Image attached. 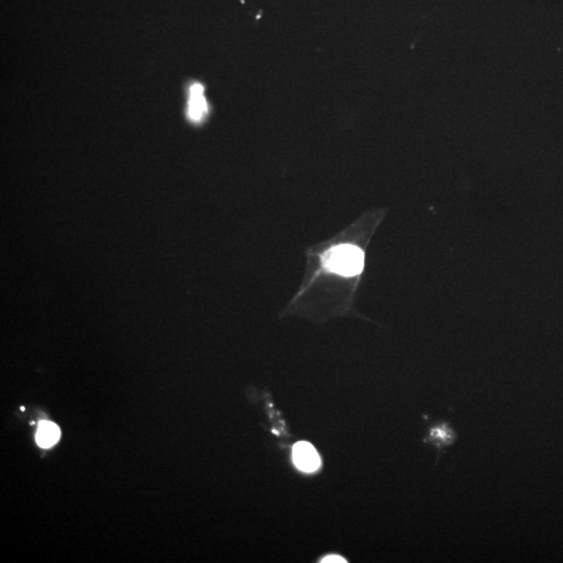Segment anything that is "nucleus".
<instances>
[{"instance_id": "nucleus-1", "label": "nucleus", "mask_w": 563, "mask_h": 563, "mask_svg": "<svg viewBox=\"0 0 563 563\" xmlns=\"http://www.w3.org/2000/svg\"><path fill=\"white\" fill-rule=\"evenodd\" d=\"M329 272L344 277L359 274L363 270L364 254L357 246L342 244L329 250L322 257Z\"/></svg>"}, {"instance_id": "nucleus-2", "label": "nucleus", "mask_w": 563, "mask_h": 563, "mask_svg": "<svg viewBox=\"0 0 563 563\" xmlns=\"http://www.w3.org/2000/svg\"><path fill=\"white\" fill-rule=\"evenodd\" d=\"M208 115V102L205 97V88L200 83H194L189 88L187 116L190 121L200 123Z\"/></svg>"}, {"instance_id": "nucleus-3", "label": "nucleus", "mask_w": 563, "mask_h": 563, "mask_svg": "<svg viewBox=\"0 0 563 563\" xmlns=\"http://www.w3.org/2000/svg\"><path fill=\"white\" fill-rule=\"evenodd\" d=\"M294 464L305 473H312L320 466V458L316 449L309 442H301L293 447Z\"/></svg>"}, {"instance_id": "nucleus-4", "label": "nucleus", "mask_w": 563, "mask_h": 563, "mask_svg": "<svg viewBox=\"0 0 563 563\" xmlns=\"http://www.w3.org/2000/svg\"><path fill=\"white\" fill-rule=\"evenodd\" d=\"M457 440V433L455 430L446 422L436 423L430 428L429 435L425 438V444H431L436 447L438 452L453 446Z\"/></svg>"}, {"instance_id": "nucleus-5", "label": "nucleus", "mask_w": 563, "mask_h": 563, "mask_svg": "<svg viewBox=\"0 0 563 563\" xmlns=\"http://www.w3.org/2000/svg\"><path fill=\"white\" fill-rule=\"evenodd\" d=\"M61 431L58 425L54 423L43 420L39 423L38 431H37L36 440L39 446L48 449L52 447L60 440Z\"/></svg>"}, {"instance_id": "nucleus-6", "label": "nucleus", "mask_w": 563, "mask_h": 563, "mask_svg": "<svg viewBox=\"0 0 563 563\" xmlns=\"http://www.w3.org/2000/svg\"><path fill=\"white\" fill-rule=\"evenodd\" d=\"M322 562H346V560L342 559L339 556H329V557L322 560Z\"/></svg>"}]
</instances>
